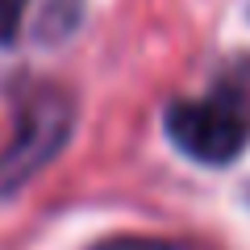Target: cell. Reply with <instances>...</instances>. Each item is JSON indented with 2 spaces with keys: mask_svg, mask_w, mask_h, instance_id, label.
<instances>
[{
  "mask_svg": "<svg viewBox=\"0 0 250 250\" xmlns=\"http://www.w3.org/2000/svg\"><path fill=\"white\" fill-rule=\"evenodd\" d=\"M167 138L196 163H233L250 142V96L238 88H217L200 100H175L167 108Z\"/></svg>",
  "mask_w": 250,
  "mask_h": 250,
  "instance_id": "6da1fadb",
  "label": "cell"
},
{
  "mask_svg": "<svg viewBox=\"0 0 250 250\" xmlns=\"http://www.w3.org/2000/svg\"><path fill=\"white\" fill-rule=\"evenodd\" d=\"M67 129H71V104L59 92H42L25 104L17 121V134L13 142L0 150V196L4 192H17L38 167L59 154V146L67 142Z\"/></svg>",
  "mask_w": 250,
  "mask_h": 250,
  "instance_id": "7a4b0ae2",
  "label": "cell"
},
{
  "mask_svg": "<svg viewBox=\"0 0 250 250\" xmlns=\"http://www.w3.org/2000/svg\"><path fill=\"white\" fill-rule=\"evenodd\" d=\"M92 250H192V246H179L167 238H108V242H96Z\"/></svg>",
  "mask_w": 250,
  "mask_h": 250,
  "instance_id": "3957f363",
  "label": "cell"
},
{
  "mask_svg": "<svg viewBox=\"0 0 250 250\" xmlns=\"http://www.w3.org/2000/svg\"><path fill=\"white\" fill-rule=\"evenodd\" d=\"M25 4L29 0H0V46L17 38L21 17H25Z\"/></svg>",
  "mask_w": 250,
  "mask_h": 250,
  "instance_id": "277c9868",
  "label": "cell"
}]
</instances>
